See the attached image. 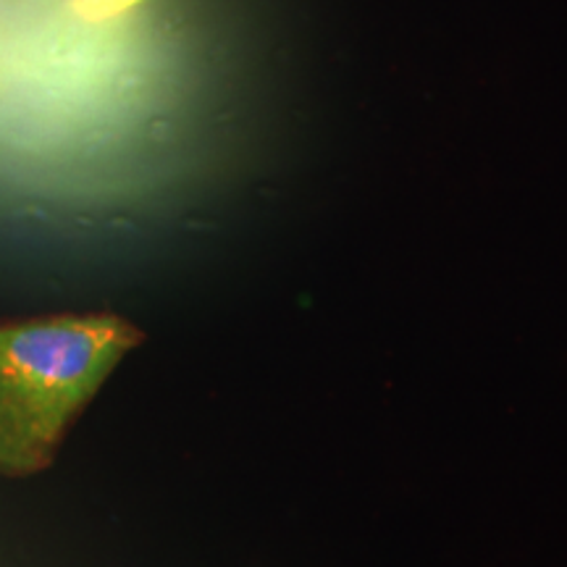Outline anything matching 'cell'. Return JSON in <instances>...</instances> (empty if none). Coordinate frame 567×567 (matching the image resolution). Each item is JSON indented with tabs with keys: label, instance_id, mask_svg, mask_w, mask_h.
Masks as SVG:
<instances>
[{
	"label": "cell",
	"instance_id": "cell-1",
	"mask_svg": "<svg viewBox=\"0 0 567 567\" xmlns=\"http://www.w3.org/2000/svg\"><path fill=\"white\" fill-rule=\"evenodd\" d=\"M142 342L118 316L0 323V476L45 471L97 389Z\"/></svg>",
	"mask_w": 567,
	"mask_h": 567
}]
</instances>
